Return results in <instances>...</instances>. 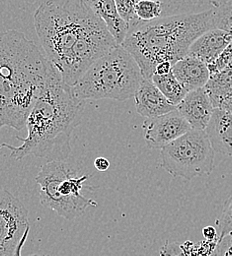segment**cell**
Instances as JSON below:
<instances>
[{
    "instance_id": "obj_1",
    "label": "cell",
    "mask_w": 232,
    "mask_h": 256,
    "mask_svg": "<svg viewBox=\"0 0 232 256\" xmlns=\"http://www.w3.org/2000/svg\"><path fill=\"white\" fill-rule=\"evenodd\" d=\"M85 104L51 64L45 87L26 122L27 136L17 137L22 145L3 143L0 149L10 150V157L15 160L31 155L48 162H65L71 152V134L81 122Z\"/></svg>"
},
{
    "instance_id": "obj_2",
    "label": "cell",
    "mask_w": 232,
    "mask_h": 256,
    "mask_svg": "<svg viewBox=\"0 0 232 256\" xmlns=\"http://www.w3.org/2000/svg\"><path fill=\"white\" fill-rule=\"evenodd\" d=\"M51 62L34 42L14 30L0 32V122L22 130L45 87Z\"/></svg>"
},
{
    "instance_id": "obj_3",
    "label": "cell",
    "mask_w": 232,
    "mask_h": 256,
    "mask_svg": "<svg viewBox=\"0 0 232 256\" xmlns=\"http://www.w3.org/2000/svg\"><path fill=\"white\" fill-rule=\"evenodd\" d=\"M212 29L211 7L200 13L140 22L129 32L121 46L133 56L143 79L151 80L158 64L174 65L183 60L199 36Z\"/></svg>"
},
{
    "instance_id": "obj_4",
    "label": "cell",
    "mask_w": 232,
    "mask_h": 256,
    "mask_svg": "<svg viewBox=\"0 0 232 256\" xmlns=\"http://www.w3.org/2000/svg\"><path fill=\"white\" fill-rule=\"evenodd\" d=\"M103 22L83 0H49L34 13V26L47 60L61 73L73 48Z\"/></svg>"
},
{
    "instance_id": "obj_5",
    "label": "cell",
    "mask_w": 232,
    "mask_h": 256,
    "mask_svg": "<svg viewBox=\"0 0 232 256\" xmlns=\"http://www.w3.org/2000/svg\"><path fill=\"white\" fill-rule=\"evenodd\" d=\"M143 81L133 56L121 46L93 64L72 87L81 100L132 98Z\"/></svg>"
},
{
    "instance_id": "obj_6",
    "label": "cell",
    "mask_w": 232,
    "mask_h": 256,
    "mask_svg": "<svg viewBox=\"0 0 232 256\" xmlns=\"http://www.w3.org/2000/svg\"><path fill=\"white\" fill-rule=\"evenodd\" d=\"M87 180V176H78L65 162L46 164L36 178L42 206L68 221L78 218L89 207L97 206L94 200L81 194L83 184Z\"/></svg>"
},
{
    "instance_id": "obj_7",
    "label": "cell",
    "mask_w": 232,
    "mask_h": 256,
    "mask_svg": "<svg viewBox=\"0 0 232 256\" xmlns=\"http://www.w3.org/2000/svg\"><path fill=\"white\" fill-rule=\"evenodd\" d=\"M214 156L206 133L191 129L160 151L161 168L174 178L192 180L212 172Z\"/></svg>"
},
{
    "instance_id": "obj_8",
    "label": "cell",
    "mask_w": 232,
    "mask_h": 256,
    "mask_svg": "<svg viewBox=\"0 0 232 256\" xmlns=\"http://www.w3.org/2000/svg\"><path fill=\"white\" fill-rule=\"evenodd\" d=\"M29 230L27 209L10 192L0 190V256H21Z\"/></svg>"
},
{
    "instance_id": "obj_9",
    "label": "cell",
    "mask_w": 232,
    "mask_h": 256,
    "mask_svg": "<svg viewBox=\"0 0 232 256\" xmlns=\"http://www.w3.org/2000/svg\"><path fill=\"white\" fill-rule=\"evenodd\" d=\"M142 128L146 144L152 150H162L192 129L177 110L146 120Z\"/></svg>"
},
{
    "instance_id": "obj_10",
    "label": "cell",
    "mask_w": 232,
    "mask_h": 256,
    "mask_svg": "<svg viewBox=\"0 0 232 256\" xmlns=\"http://www.w3.org/2000/svg\"><path fill=\"white\" fill-rule=\"evenodd\" d=\"M207 2L195 1H154V0H140L135 1L134 11L140 22L147 23L159 19L169 17L200 13L199 6L208 5Z\"/></svg>"
},
{
    "instance_id": "obj_11",
    "label": "cell",
    "mask_w": 232,
    "mask_h": 256,
    "mask_svg": "<svg viewBox=\"0 0 232 256\" xmlns=\"http://www.w3.org/2000/svg\"><path fill=\"white\" fill-rule=\"evenodd\" d=\"M176 110L189 124L192 129L204 131L207 128L214 108L204 88L190 92Z\"/></svg>"
},
{
    "instance_id": "obj_12",
    "label": "cell",
    "mask_w": 232,
    "mask_h": 256,
    "mask_svg": "<svg viewBox=\"0 0 232 256\" xmlns=\"http://www.w3.org/2000/svg\"><path fill=\"white\" fill-rule=\"evenodd\" d=\"M133 98L136 112L146 120L155 118L176 110V108L169 104L151 80L143 79Z\"/></svg>"
},
{
    "instance_id": "obj_13",
    "label": "cell",
    "mask_w": 232,
    "mask_h": 256,
    "mask_svg": "<svg viewBox=\"0 0 232 256\" xmlns=\"http://www.w3.org/2000/svg\"><path fill=\"white\" fill-rule=\"evenodd\" d=\"M232 36L227 32L212 29L201 34L191 46L187 56H193L206 65L213 64L231 42Z\"/></svg>"
},
{
    "instance_id": "obj_14",
    "label": "cell",
    "mask_w": 232,
    "mask_h": 256,
    "mask_svg": "<svg viewBox=\"0 0 232 256\" xmlns=\"http://www.w3.org/2000/svg\"><path fill=\"white\" fill-rule=\"evenodd\" d=\"M204 132L215 153L232 157V116L227 112L214 108Z\"/></svg>"
},
{
    "instance_id": "obj_15",
    "label": "cell",
    "mask_w": 232,
    "mask_h": 256,
    "mask_svg": "<svg viewBox=\"0 0 232 256\" xmlns=\"http://www.w3.org/2000/svg\"><path fill=\"white\" fill-rule=\"evenodd\" d=\"M171 72L188 93L204 88L210 78L207 65L190 56L174 64Z\"/></svg>"
},
{
    "instance_id": "obj_16",
    "label": "cell",
    "mask_w": 232,
    "mask_h": 256,
    "mask_svg": "<svg viewBox=\"0 0 232 256\" xmlns=\"http://www.w3.org/2000/svg\"><path fill=\"white\" fill-rule=\"evenodd\" d=\"M90 9L99 17L107 31L118 46H122L130 31L129 25L120 17L115 0L85 1Z\"/></svg>"
},
{
    "instance_id": "obj_17",
    "label": "cell",
    "mask_w": 232,
    "mask_h": 256,
    "mask_svg": "<svg viewBox=\"0 0 232 256\" xmlns=\"http://www.w3.org/2000/svg\"><path fill=\"white\" fill-rule=\"evenodd\" d=\"M214 108L232 96V64L223 71L210 76L204 87Z\"/></svg>"
},
{
    "instance_id": "obj_18",
    "label": "cell",
    "mask_w": 232,
    "mask_h": 256,
    "mask_svg": "<svg viewBox=\"0 0 232 256\" xmlns=\"http://www.w3.org/2000/svg\"><path fill=\"white\" fill-rule=\"evenodd\" d=\"M151 81L160 93L165 96L169 104L175 108L181 104L188 94L186 89L176 80L172 72L165 76L153 75Z\"/></svg>"
},
{
    "instance_id": "obj_19",
    "label": "cell",
    "mask_w": 232,
    "mask_h": 256,
    "mask_svg": "<svg viewBox=\"0 0 232 256\" xmlns=\"http://www.w3.org/2000/svg\"><path fill=\"white\" fill-rule=\"evenodd\" d=\"M210 4L214 29L227 32L232 36V0H213Z\"/></svg>"
},
{
    "instance_id": "obj_20",
    "label": "cell",
    "mask_w": 232,
    "mask_h": 256,
    "mask_svg": "<svg viewBox=\"0 0 232 256\" xmlns=\"http://www.w3.org/2000/svg\"><path fill=\"white\" fill-rule=\"evenodd\" d=\"M115 4H116L117 11H118L120 17L129 25L130 31L140 23V21L138 20V18L135 15V11H134L135 1H133V0H116Z\"/></svg>"
},
{
    "instance_id": "obj_21",
    "label": "cell",
    "mask_w": 232,
    "mask_h": 256,
    "mask_svg": "<svg viewBox=\"0 0 232 256\" xmlns=\"http://www.w3.org/2000/svg\"><path fill=\"white\" fill-rule=\"evenodd\" d=\"M217 228H219L218 244L226 236L232 234V194L225 202L222 214L217 221Z\"/></svg>"
},
{
    "instance_id": "obj_22",
    "label": "cell",
    "mask_w": 232,
    "mask_h": 256,
    "mask_svg": "<svg viewBox=\"0 0 232 256\" xmlns=\"http://www.w3.org/2000/svg\"><path fill=\"white\" fill-rule=\"evenodd\" d=\"M232 64V40L231 42L227 46V48L222 52V54L219 56V58L210 65H207L208 71L210 76H213L221 71H223L225 68H227Z\"/></svg>"
},
{
    "instance_id": "obj_23",
    "label": "cell",
    "mask_w": 232,
    "mask_h": 256,
    "mask_svg": "<svg viewBox=\"0 0 232 256\" xmlns=\"http://www.w3.org/2000/svg\"><path fill=\"white\" fill-rule=\"evenodd\" d=\"M192 244L191 242L185 244L166 242L165 246L160 250V256H190Z\"/></svg>"
},
{
    "instance_id": "obj_24",
    "label": "cell",
    "mask_w": 232,
    "mask_h": 256,
    "mask_svg": "<svg viewBox=\"0 0 232 256\" xmlns=\"http://www.w3.org/2000/svg\"><path fill=\"white\" fill-rule=\"evenodd\" d=\"M202 236H204V240L210 242H218V234H217V230L214 226H205L202 230Z\"/></svg>"
},
{
    "instance_id": "obj_25",
    "label": "cell",
    "mask_w": 232,
    "mask_h": 256,
    "mask_svg": "<svg viewBox=\"0 0 232 256\" xmlns=\"http://www.w3.org/2000/svg\"><path fill=\"white\" fill-rule=\"evenodd\" d=\"M172 66L173 65L169 62H162V64H158L155 68L154 75H158V76L168 75L172 71Z\"/></svg>"
},
{
    "instance_id": "obj_26",
    "label": "cell",
    "mask_w": 232,
    "mask_h": 256,
    "mask_svg": "<svg viewBox=\"0 0 232 256\" xmlns=\"http://www.w3.org/2000/svg\"><path fill=\"white\" fill-rule=\"evenodd\" d=\"M94 166L97 170H99L101 172H104L109 170L110 162L103 157H99L94 160Z\"/></svg>"
},
{
    "instance_id": "obj_27",
    "label": "cell",
    "mask_w": 232,
    "mask_h": 256,
    "mask_svg": "<svg viewBox=\"0 0 232 256\" xmlns=\"http://www.w3.org/2000/svg\"><path fill=\"white\" fill-rule=\"evenodd\" d=\"M220 110H225V112H227L228 114H230L232 116V96L231 98H229L227 100H225L222 104H221V106L219 108Z\"/></svg>"
},
{
    "instance_id": "obj_28",
    "label": "cell",
    "mask_w": 232,
    "mask_h": 256,
    "mask_svg": "<svg viewBox=\"0 0 232 256\" xmlns=\"http://www.w3.org/2000/svg\"><path fill=\"white\" fill-rule=\"evenodd\" d=\"M218 256V248H217V252H213L212 254H210V256Z\"/></svg>"
},
{
    "instance_id": "obj_29",
    "label": "cell",
    "mask_w": 232,
    "mask_h": 256,
    "mask_svg": "<svg viewBox=\"0 0 232 256\" xmlns=\"http://www.w3.org/2000/svg\"><path fill=\"white\" fill-rule=\"evenodd\" d=\"M49 256V254H45V256H42V254H32V256Z\"/></svg>"
},
{
    "instance_id": "obj_30",
    "label": "cell",
    "mask_w": 232,
    "mask_h": 256,
    "mask_svg": "<svg viewBox=\"0 0 232 256\" xmlns=\"http://www.w3.org/2000/svg\"><path fill=\"white\" fill-rule=\"evenodd\" d=\"M2 126H2V124L0 122V129H1V128H2Z\"/></svg>"
}]
</instances>
